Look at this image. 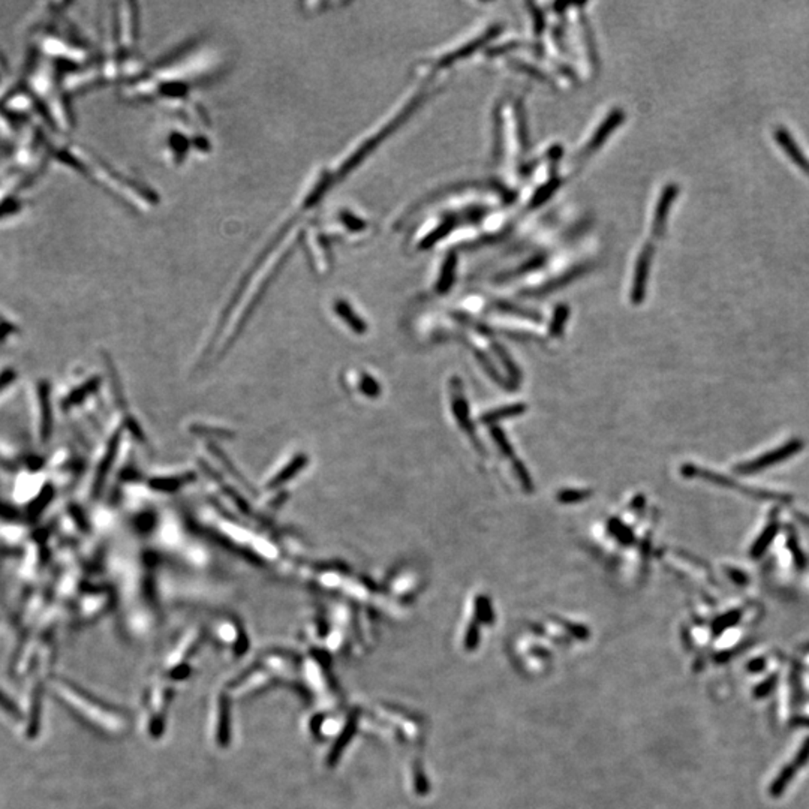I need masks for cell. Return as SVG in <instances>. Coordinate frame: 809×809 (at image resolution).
I'll return each mask as SVG.
<instances>
[{
	"mask_svg": "<svg viewBox=\"0 0 809 809\" xmlns=\"http://www.w3.org/2000/svg\"><path fill=\"white\" fill-rule=\"evenodd\" d=\"M652 256H653L652 244H646V246L642 249V252H640V255H638L635 270H634V282H633V293H631V298H633L634 303H642L643 298H645Z\"/></svg>",
	"mask_w": 809,
	"mask_h": 809,
	"instance_id": "1",
	"label": "cell"
},
{
	"mask_svg": "<svg viewBox=\"0 0 809 809\" xmlns=\"http://www.w3.org/2000/svg\"><path fill=\"white\" fill-rule=\"evenodd\" d=\"M679 195V186H676L675 183H670V185L664 186L661 195H660V200L658 204H656L655 208V215H653V221H652V233L656 237H661L665 231V225H667V219H668V213L671 208V204L676 200V196Z\"/></svg>",
	"mask_w": 809,
	"mask_h": 809,
	"instance_id": "2",
	"label": "cell"
},
{
	"mask_svg": "<svg viewBox=\"0 0 809 809\" xmlns=\"http://www.w3.org/2000/svg\"><path fill=\"white\" fill-rule=\"evenodd\" d=\"M773 136H775L776 143L780 144V147L788 155V158L793 162H795L800 168V170L809 177V159L805 156L802 149L795 141V139H793L791 134L788 132V129L784 128V126H778L773 132Z\"/></svg>",
	"mask_w": 809,
	"mask_h": 809,
	"instance_id": "3",
	"label": "cell"
},
{
	"mask_svg": "<svg viewBox=\"0 0 809 809\" xmlns=\"http://www.w3.org/2000/svg\"><path fill=\"white\" fill-rule=\"evenodd\" d=\"M453 273H454V259H453V258H451V259L448 258L447 261H446V266H444V271H442V278H441V282H439V289H446V286H447L448 283H451Z\"/></svg>",
	"mask_w": 809,
	"mask_h": 809,
	"instance_id": "5",
	"label": "cell"
},
{
	"mask_svg": "<svg viewBox=\"0 0 809 809\" xmlns=\"http://www.w3.org/2000/svg\"><path fill=\"white\" fill-rule=\"evenodd\" d=\"M799 450H800V442H791V444H788V446H785V447H783V448H780V450H776V451H772V453H769V454H766V456H763V457H760V459H757V461H753V462H750V463H745L743 466H740L739 471H740V472H757V471H761V469H766V468L770 466V465H775V463H780L781 461H785L787 457H790L791 454H795V453L799 451Z\"/></svg>",
	"mask_w": 809,
	"mask_h": 809,
	"instance_id": "4",
	"label": "cell"
}]
</instances>
